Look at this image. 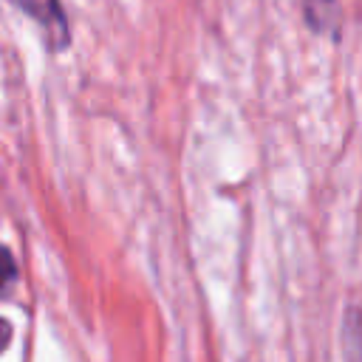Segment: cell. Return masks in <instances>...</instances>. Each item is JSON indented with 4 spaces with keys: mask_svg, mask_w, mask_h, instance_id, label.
I'll use <instances>...</instances> for the list:
<instances>
[{
    "mask_svg": "<svg viewBox=\"0 0 362 362\" xmlns=\"http://www.w3.org/2000/svg\"><path fill=\"white\" fill-rule=\"evenodd\" d=\"M8 339H11V325L6 320H0V351L8 345Z\"/></svg>",
    "mask_w": 362,
    "mask_h": 362,
    "instance_id": "obj_5",
    "label": "cell"
},
{
    "mask_svg": "<svg viewBox=\"0 0 362 362\" xmlns=\"http://www.w3.org/2000/svg\"><path fill=\"white\" fill-rule=\"evenodd\" d=\"M342 348H345V362H362V311L356 305H351L345 314Z\"/></svg>",
    "mask_w": 362,
    "mask_h": 362,
    "instance_id": "obj_3",
    "label": "cell"
},
{
    "mask_svg": "<svg viewBox=\"0 0 362 362\" xmlns=\"http://www.w3.org/2000/svg\"><path fill=\"white\" fill-rule=\"evenodd\" d=\"M17 277V266H14V257L0 246V294L8 291V286L14 283Z\"/></svg>",
    "mask_w": 362,
    "mask_h": 362,
    "instance_id": "obj_4",
    "label": "cell"
},
{
    "mask_svg": "<svg viewBox=\"0 0 362 362\" xmlns=\"http://www.w3.org/2000/svg\"><path fill=\"white\" fill-rule=\"evenodd\" d=\"M305 20L317 34H337L339 28V3L337 0H303Z\"/></svg>",
    "mask_w": 362,
    "mask_h": 362,
    "instance_id": "obj_2",
    "label": "cell"
},
{
    "mask_svg": "<svg viewBox=\"0 0 362 362\" xmlns=\"http://www.w3.org/2000/svg\"><path fill=\"white\" fill-rule=\"evenodd\" d=\"M11 3L20 11H25L31 20L40 23L51 48H62L68 42V23H65V14L59 8V0H11Z\"/></svg>",
    "mask_w": 362,
    "mask_h": 362,
    "instance_id": "obj_1",
    "label": "cell"
}]
</instances>
